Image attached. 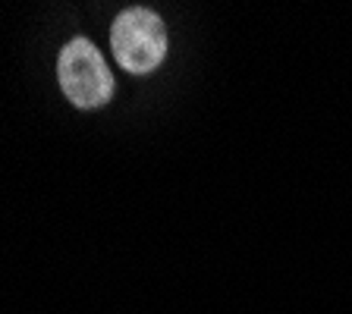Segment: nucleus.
I'll return each mask as SVG.
<instances>
[{
    "instance_id": "2",
    "label": "nucleus",
    "mask_w": 352,
    "mask_h": 314,
    "mask_svg": "<svg viewBox=\"0 0 352 314\" xmlns=\"http://www.w3.org/2000/svg\"><path fill=\"white\" fill-rule=\"evenodd\" d=\"M57 79L63 95L82 110L104 107L113 95V76H110L101 51L88 38H73L60 51Z\"/></svg>"
},
{
    "instance_id": "1",
    "label": "nucleus",
    "mask_w": 352,
    "mask_h": 314,
    "mask_svg": "<svg viewBox=\"0 0 352 314\" xmlns=\"http://www.w3.org/2000/svg\"><path fill=\"white\" fill-rule=\"evenodd\" d=\"M110 47L129 73H151L167 57V29L154 10L132 7L113 19L110 29Z\"/></svg>"
}]
</instances>
